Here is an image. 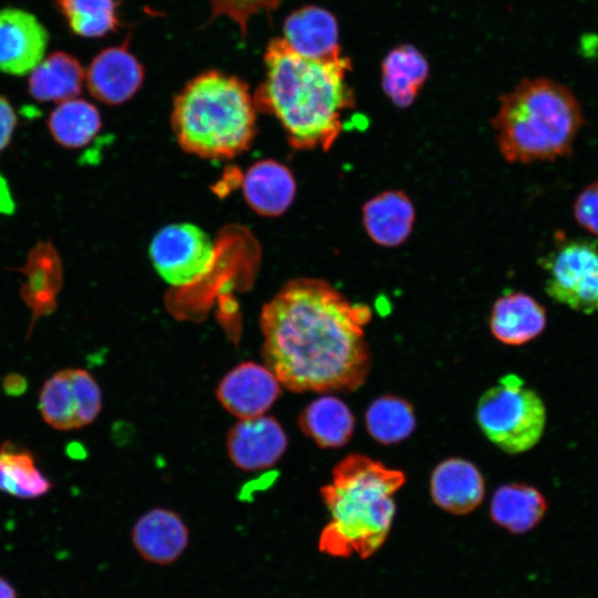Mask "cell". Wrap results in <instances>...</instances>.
Segmentation results:
<instances>
[{"mask_svg": "<svg viewBox=\"0 0 598 598\" xmlns=\"http://www.w3.org/2000/svg\"><path fill=\"white\" fill-rule=\"evenodd\" d=\"M286 42L299 54L326 58L339 53L338 25L334 17L318 7L292 12L285 21Z\"/></svg>", "mask_w": 598, "mask_h": 598, "instance_id": "19", "label": "cell"}, {"mask_svg": "<svg viewBox=\"0 0 598 598\" xmlns=\"http://www.w3.org/2000/svg\"><path fill=\"white\" fill-rule=\"evenodd\" d=\"M364 420L370 436L383 445L401 443L416 426L413 405L392 394L374 399L365 411Z\"/></svg>", "mask_w": 598, "mask_h": 598, "instance_id": "26", "label": "cell"}, {"mask_svg": "<svg viewBox=\"0 0 598 598\" xmlns=\"http://www.w3.org/2000/svg\"><path fill=\"white\" fill-rule=\"evenodd\" d=\"M545 307L534 297L512 291L494 302L489 315V329L499 342L523 346L536 339L546 327Z\"/></svg>", "mask_w": 598, "mask_h": 598, "instance_id": "17", "label": "cell"}, {"mask_svg": "<svg viewBox=\"0 0 598 598\" xmlns=\"http://www.w3.org/2000/svg\"><path fill=\"white\" fill-rule=\"evenodd\" d=\"M582 124L574 93L548 79L520 82L501 99L493 120L499 153L519 164L569 156Z\"/></svg>", "mask_w": 598, "mask_h": 598, "instance_id": "4", "label": "cell"}, {"mask_svg": "<svg viewBox=\"0 0 598 598\" xmlns=\"http://www.w3.org/2000/svg\"><path fill=\"white\" fill-rule=\"evenodd\" d=\"M101 127L99 110L91 102L79 97L59 103L48 118V128L54 142L69 150L87 145Z\"/></svg>", "mask_w": 598, "mask_h": 598, "instance_id": "23", "label": "cell"}, {"mask_svg": "<svg viewBox=\"0 0 598 598\" xmlns=\"http://www.w3.org/2000/svg\"><path fill=\"white\" fill-rule=\"evenodd\" d=\"M144 70L126 43L101 51L85 73L90 93L100 102L117 105L130 100L141 87Z\"/></svg>", "mask_w": 598, "mask_h": 598, "instance_id": "13", "label": "cell"}, {"mask_svg": "<svg viewBox=\"0 0 598 598\" xmlns=\"http://www.w3.org/2000/svg\"><path fill=\"white\" fill-rule=\"evenodd\" d=\"M17 123V114L11 103L0 95V153L11 143Z\"/></svg>", "mask_w": 598, "mask_h": 598, "instance_id": "32", "label": "cell"}, {"mask_svg": "<svg viewBox=\"0 0 598 598\" xmlns=\"http://www.w3.org/2000/svg\"><path fill=\"white\" fill-rule=\"evenodd\" d=\"M405 474L367 455L354 453L332 470L320 488L330 520L319 537L320 551L333 557L373 555L386 540L395 515L394 494Z\"/></svg>", "mask_w": 598, "mask_h": 598, "instance_id": "3", "label": "cell"}, {"mask_svg": "<svg viewBox=\"0 0 598 598\" xmlns=\"http://www.w3.org/2000/svg\"><path fill=\"white\" fill-rule=\"evenodd\" d=\"M558 239L540 258L546 293L574 311L598 312V240Z\"/></svg>", "mask_w": 598, "mask_h": 598, "instance_id": "7", "label": "cell"}, {"mask_svg": "<svg viewBox=\"0 0 598 598\" xmlns=\"http://www.w3.org/2000/svg\"><path fill=\"white\" fill-rule=\"evenodd\" d=\"M49 34L35 16L18 8L0 10V71L23 75L44 58Z\"/></svg>", "mask_w": 598, "mask_h": 598, "instance_id": "11", "label": "cell"}, {"mask_svg": "<svg viewBox=\"0 0 598 598\" xmlns=\"http://www.w3.org/2000/svg\"><path fill=\"white\" fill-rule=\"evenodd\" d=\"M547 502L534 486L509 483L499 486L492 495V520L513 534L532 530L543 519Z\"/></svg>", "mask_w": 598, "mask_h": 598, "instance_id": "22", "label": "cell"}, {"mask_svg": "<svg viewBox=\"0 0 598 598\" xmlns=\"http://www.w3.org/2000/svg\"><path fill=\"white\" fill-rule=\"evenodd\" d=\"M0 598H17L13 587L3 578L0 577Z\"/></svg>", "mask_w": 598, "mask_h": 598, "instance_id": "34", "label": "cell"}, {"mask_svg": "<svg viewBox=\"0 0 598 598\" xmlns=\"http://www.w3.org/2000/svg\"><path fill=\"white\" fill-rule=\"evenodd\" d=\"M427 76V63L411 45L393 50L382 65V86L391 101L400 107L409 106Z\"/></svg>", "mask_w": 598, "mask_h": 598, "instance_id": "24", "label": "cell"}, {"mask_svg": "<svg viewBox=\"0 0 598 598\" xmlns=\"http://www.w3.org/2000/svg\"><path fill=\"white\" fill-rule=\"evenodd\" d=\"M1 386L8 396L18 398L27 392L28 380L21 373L10 372L2 379Z\"/></svg>", "mask_w": 598, "mask_h": 598, "instance_id": "33", "label": "cell"}, {"mask_svg": "<svg viewBox=\"0 0 598 598\" xmlns=\"http://www.w3.org/2000/svg\"><path fill=\"white\" fill-rule=\"evenodd\" d=\"M255 110L246 83L208 71L176 96L172 127L185 152L209 159L231 158L246 151L254 138Z\"/></svg>", "mask_w": 598, "mask_h": 598, "instance_id": "5", "label": "cell"}, {"mask_svg": "<svg viewBox=\"0 0 598 598\" xmlns=\"http://www.w3.org/2000/svg\"><path fill=\"white\" fill-rule=\"evenodd\" d=\"M371 318L368 305L329 282L295 279L261 310L266 367L292 392L354 391L371 369L364 331Z\"/></svg>", "mask_w": 598, "mask_h": 598, "instance_id": "1", "label": "cell"}, {"mask_svg": "<svg viewBox=\"0 0 598 598\" xmlns=\"http://www.w3.org/2000/svg\"><path fill=\"white\" fill-rule=\"evenodd\" d=\"M71 379L79 402L81 426L91 424L102 410V393L90 372L84 369H71Z\"/></svg>", "mask_w": 598, "mask_h": 598, "instance_id": "29", "label": "cell"}, {"mask_svg": "<svg viewBox=\"0 0 598 598\" xmlns=\"http://www.w3.org/2000/svg\"><path fill=\"white\" fill-rule=\"evenodd\" d=\"M150 258L157 274L169 285L183 287L203 279L216 261L210 237L198 226L174 223L152 238Z\"/></svg>", "mask_w": 598, "mask_h": 598, "instance_id": "8", "label": "cell"}, {"mask_svg": "<svg viewBox=\"0 0 598 598\" xmlns=\"http://www.w3.org/2000/svg\"><path fill=\"white\" fill-rule=\"evenodd\" d=\"M85 72L70 53L56 51L29 73L28 92L39 102L61 103L78 97L82 92Z\"/></svg>", "mask_w": 598, "mask_h": 598, "instance_id": "20", "label": "cell"}, {"mask_svg": "<svg viewBox=\"0 0 598 598\" xmlns=\"http://www.w3.org/2000/svg\"><path fill=\"white\" fill-rule=\"evenodd\" d=\"M70 30L80 37L100 38L118 27L115 0H55Z\"/></svg>", "mask_w": 598, "mask_h": 598, "instance_id": "28", "label": "cell"}, {"mask_svg": "<svg viewBox=\"0 0 598 598\" xmlns=\"http://www.w3.org/2000/svg\"><path fill=\"white\" fill-rule=\"evenodd\" d=\"M415 223V208L402 190L382 192L362 206V224L369 238L379 246L393 248L411 235Z\"/></svg>", "mask_w": 598, "mask_h": 598, "instance_id": "16", "label": "cell"}, {"mask_svg": "<svg viewBox=\"0 0 598 598\" xmlns=\"http://www.w3.org/2000/svg\"><path fill=\"white\" fill-rule=\"evenodd\" d=\"M475 416L483 434L509 454L533 448L546 426L543 400L516 374L504 375L481 395Z\"/></svg>", "mask_w": 598, "mask_h": 598, "instance_id": "6", "label": "cell"}, {"mask_svg": "<svg viewBox=\"0 0 598 598\" xmlns=\"http://www.w3.org/2000/svg\"><path fill=\"white\" fill-rule=\"evenodd\" d=\"M66 453L72 458H81L82 453H84V451L82 450V446L79 443L72 442L68 445Z\"/></svg>", "mask_w": 598, "mask_h": 598, "instance_id": "35", "label": "cell"}, {"mask_svg": "<svg viewBox=\"0 0 598 598\" xmlns=\"http://www.w3.org/2000/svg\"><path fill=\"white\" fill-rule=\"evenodd\" d=\"M299 426L318 446L337 448L346 445L355 429L350 408L334 395L311 401L299 415Z\"/></svg>", "mask_w": 598, "mask_h": 598, "instance_id": "21", "label": "cell"}, {"mask_svg": "<svg viewBox=\"0 0 598 598\" xmlns=\"http://www.w3.org/2000/svg\"><path fill=\"white\" fill-rule=\"evenodd\" d=\"M280 395V382L266 367L243 362L220 380L216 396L239 420L264 415Z\"/></svg>", "mask_w": 598, "mask_h": 598, "instance_id": "9", "label": "cell"}, {"mask_svg": "<svg viewBox=\"0 0 598 598\" xmlns=\"http://www.w3.org/2000/svg\"><path fill=\"white\" fill-rule=\"evenodd\" d=\"M243 193L256 213L278 216L292 204L296 181L285 165L272 159H262L252 164L244 175Z\"/></svg>", "mask_w": 598, "mask_h": 598, "instance_id": "18", "label": "cell"}, {"mask_svg": "<svg viewBox=\"0 0 598 598\" xmlns=\"http://www.w3.org/2000/svg\"><path fill=\"white\" fill-rule=\"evenodd\" d=\"M52 483L41 473L33 454L6 441L0 446V491L19 498L45 495Z\"/></svg>", "mask_w": 598, "mask_h": 598, "instance_id": "25", "label": "cell"}, {"mask_svg": "<svg viewBox=\"0 0 598 598\" xmlns=\"http://www.w3.org/2000/svg\"><path fill=\"white\" fill-rule=\"evenodd\" d=\"M17 270L24 278L20 296L31 310V332L38 319L53 313L56 309L58 296L63 286L62 260L50 240H40L30 249L24 264Z\"/></svg>", "mask_w": 598, "mask_h": 598, "instance_id": "12", "label": "cell"}, {"mask_svg": "<svg viewBox=\"0 0 598 598\" xmlns=\"http://www.w3.org/2000/svg\"><path fill=\"white\" fill-rule=\"evenodd\" d=\"M288 439L272 416L239 420L228 432L226 447L230 461L240 470L259 471L274 466L285 454Z\"/></svg>", "mask_w": 598, "mask_h": 598, "instance_id": "10", "label": "cell"}, {"mask_svg": "<svg viewBox=\"0 0 598 598\" xmlns=\"http://www.w3.org/2000/svg\"><path fill=\"white\" fill-rule=\"evenodd\" d=\"M132 540L145 560L168 565L185 551L189 533L179 515L166 508H153L136 520Z\"/></svg>", "mask_w": 598, "mask_h": 598, "instance_id": "15", "label": "cell"}, {"mask_svg": "<svg viewBox=\"0 0 598 598\" xmlns=\"http://www.w3.org/2000/svg\"><path fill=\"white\" fill-rule=\"evenodd\" d=\"M265 66L254 96L256 109L280 122L293 148L328 151L342 132L344 112L354 104L347 82L349 61L340 52L305 56L276 38L267 47Z\"/></svg>", "mask_w": 598, "mask_h": 598, "instance_id": "2", "label": "cell"}, {"mask_svg": "<svg viewBox=\"0 0 598 598\" xmlns=\"http://www.w3.org/2000/svg\"><path fill=\"white\" fill-rule=\"evenodd\" d=\"M430 495L441 509L465 515L478 507L485 496V480L468 460L450 457L440 462L430 476Z\"/></svg>", "mask_w": 598, "mask_h": 598, "instance_id": "14", "label": "cell"}, {"mask_svg": "<svg viewBox=\"0 0 598 598\" xmlns=\"http://www.w3.org/2000/svg\"><path fill=\"white\" fill-rule=\"evenodd\" d=\"M573 213L577 224L598 236V181L587 185L576 197Z\"/></svg>", "mask_w": 598, "mask_h": 598, "instance_id": "31", "label": "cell"}, {"mask_svg": "<svg viewBox=\"0 0 598 598\" xmlns=\"http://www.w3.org/2000/svg\"><path fill=\"white\" fill-rule=\"evenodd\" d=\"M215 17L223 16L234 21L241 31L247 32L249 20L257 13L276 9L281 0H210Z\"/></svg>", "mask_w": 598, "mask_h": 598, "instance_id": "30", "label": "cell"}, {"mask_svg": "<svg viewBox=\"0 0 598 598\" xmlns=\"http://www.w3.org/2000/svg\"><path fill=\"white\" fill-rule=\"evenodd\" d=\"M39 411L44 422L55 430L81 427L71 369L58 371L44 382L39 395Z\"/></svg>", "mask_w": 598, "mask_h": 598, "instance_id": "27", "label": "cell"}]
</instances>
